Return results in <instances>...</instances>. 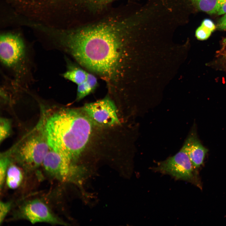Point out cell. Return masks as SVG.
<instances>
[{"label":"cell","instance_id":"7c38bea8","mask_svg":"<svg viewBox=\"0 0 226 226\" xmlns=\"http://www.w3.org/2000/svg\"><path fill=\"white\" fill-rule=\"evenodd\" d=\"M5 179L6 184L9 188H17L23 180L22 171L18 166L10 164L7 171Z\"/></svg>","mask_w":226,"mask_h":226},{"label":"cell","instance_id":"9a60e30c","mask_svg":"<svg viewBox=\"0 0 226 226\" xmlns=\"http://www.w3.org/2000/svg\"><path fill=\"white\" fill-rule=\"evenodd\" d=\"M199 8L209 14L216 13L217 0H194Z\"/></svg>","mask_w":226,"mask_h":226},{"label":"cell","instance_id":"6da1fadb","mask_svg":"<svg viewBox=\"0 0 226 226\" xmlns=\"http://www.w3.org/2000/svg\"><path fill=\"white\" fill-rule=\"evenodd\" d=\"M129 25L118 15L62 32L59 49L106 83L116 99L122 93Z\"/></svg>","mask_w":226,"mask_h":226},{"label":"cell","instance_id":"52a82bcc","mask_svg":"<svg viewBox=\"0 0 226 226\" xmlns=\"http://www.w3.org/2000/svg\"><path fill=\"white\" fill-rule=\"evenodd\" d=\"M18 214L20 218L27 220L33 224L39 222L54 224L63 223L45 203L38 199L24 203L20 207Z\"/></svg>","mask_w":226,"mask_h":226},{"label":"cell","instance_id":"e0dca14e","mask_svg":"<svg viewBox=\"0 0 226 226\" xmlns=\"http://www.w3.org/2000/svg\"><path fill=\"white\" fill-rule=\"evenodd\" d=\"M212 32L208 28L201 24L196 30V36L198 40H204L209 37Z\"/></svg>","mask_w":226,"mask_h":226},{"label":"cell","instance_id":"7402d4cb","mask_svg":"<svg viewBox=\"0 0 226 226\" xmlns=\"http://www.w3.org/2000/svg\"><path fill=\"white\" fill-rule=\"evenodd\" d=\"M221 54L226 58V39L223 41L222 48L220 50Z\"/></svg>","mask_w":226,"mask_h":226},{"label":"cell","instance_id":"8fae6325","mask_svg":"<svg viewBox=\"0 0 226 226\" xmlns=\"http://www.w3.org/2000/svg\"><path fill=\"white\" fill-rule=\"evenodd\" d=\"M95 75L88 72L86 80L77 85V100H80L94 91L98 86Z\"/></svg>","mask_w":226,"mask_h":226},{"label":"cell","instance_id":"5bb4252c","mask_svg":"<svg viewBox=\"0 0 226 226\" xmlns=\"http://www.w3.org/2000/svg\"><path fill=\"white\" fill-rule=\"evenodd\" d=\"M9 155L2 154L1 155L0 159V186L1 190L6 178L7 171L11 163Z\"/></svg>","mask_w":226,"mask_h":226},{"label":"cell","instance_id":"2e32d148","mask_svg":"<svg viewBox=\"0 0 226 226\" xmlns=\"http://www.w3.org/2000/svg\"><path fill=\"white\" fill-rule=\"evenodd\" d=\"M11 123L8 119L1 118L0 121V141L1 143L10 135Z\"/></svg>","mask_w":226,"mask_h":226},{"label":"cell","instance_id":"ffe728a7","mask_svg":"<svg viewBox=\"0 0 226 226\" xmlns=\"http://www.w3.org/2000/svg\"><path fill=\"white\" fill-rule=\"evenodd\" d=\"M202 24L208 28L212 32L216 29V26L213 22L210 19H206L202 22Z\"/></svg>","mask_w":226,"mask_h":226},{"label":"cell","instance_id":"30bf717a","mask_svg":"<svg viewBox=\"0 0 226 226\" xmlns=\"http://www.w3.org/2000/svg\"><path fill=\"white\" fill-rule=\"evenodd\" d=\"M67 69L63 73V77L77 85L84 82L87 78L88 72L70 61H67Z\"/></svg>","mask_w":226,"mask_h":226},{"label":"cell","instance_id":"4fadbf2b","mask_svg":"<svg viewBox=\"0 0 226 226\" xmlns=\"http://www.w3.org/2000/svg\"><path fill=\"white\" fill-rule=\"evenodd\" d=\"M78 8L85 9L93 13L98 12L105 8L102 0H73Z\"/></svg>","mask_w":226,"mask_h":226},{"label":"cell","instance_id":"d6986e66","mask_svg":"<svg viewBox=\"0 0 226 226\" xmlns=\"http://www.w3.org/2000/svg\"><path fill=\"white\" fill-rule=\"evenodd\" d=\"M216 13L219 15L226 13V0H217Z\"/></svg>","mask_w":226,"mask_h":226},{"label":"cell","instance_id":"277c9868","mask_svg":"<svg viewBox=\"0 0 226 226\" xmlns=\"http://www.w3.org/2000/svg\"><path fill=\"white\" fill-rule=\"evenodd\" d=\"M40 132L29 136L13 151L15 160L25 170H33L42 165L50 149L46 138Z\"/></svg>","mask_w":226,"mask_h":226},{"label":"cell","instance_id":"8992f818","mask_svg":"<svg viewBox=\"0 0 226 226\" xmlns=\"http://www.w3.org/2000/svg\"><path fill=\"white\" fill-rule=\"evenodd\" d=\"M193 168L187 153L182 148L175 155L159 163L155 169L176 179L189 180L193 177Z\"/></svg>","mask_w":226,"mask_h":226},{"label":"cell","instance_id":"7a4b0ae2","mask_svg":"<svg viewBox=\"0 0 226 226\" xmlns=\"http://www.w3.org/2000/svg\"><path fill=\"white\" fill-rule=\"evenodd\" d=\"M93 123L83 110L62 109L45 115L39 128L50 148L71 161L85 148Z\"/></svg>","mask_w":226,"mask_h":226},{"label":"cell","instance_id":"44dd1931","mask_svg":"<svg viewBox=\"0 0 226 226\" xmlns=\"http://www.w3.org/2000/svg\"><path fill=\"white\" fill-rule=\"evenodd\" d=\"M224 14L219 21L217 26L221 30H226V13Z\"/></svg>","mask_w":226,"mask_h":226},{"label":"cell","instance_id":"ac0fdd59","mask_svg":"<svg viewBox=\"0 0 226 226\" xmlns=\"http://www.w3.org/2000/svg\"><path fill=\"white\" fill-rule=\"evenodd\" d=\"M11 203L10 202L1 201L0 203V224L3 222L5 217L10 211Z\"/></svg>","mask_w":226,"mask_h":226},{"label":"cell","instance_id":"5b68a950","mask_svg":"<svg viewBox=\"0 0 226 226\" xmlns=\"http://www.w3.org/2000/svg\"><path fill=\"white\" fill-rule=\"evenodd\" d=\"M83 110L93 123L99 125L110 126L120 123L116 105L109 96L85 104Z\"/></svg>","mask_w":226,"mask_h":226},{"label":"cell","instance_id":"9c48e42d","mask_svg":"<svg viewBox=\"0 0 226 226\" xmlns=\"http://www.w3.org/2000/svg\"><path fill=\"white\" fill-rule=\"evenodd\" d=\"M193 131L189 136L182 148L187 153L193 168H198L202 164L208 150L202 144L196 131Z\"/></svg>","mask_w":226,"mask_h":226},{"label":"cell","instance_id":"ba28073f","mask_svg":"<svg viewBox=\"0 0 226 226\" xmlns=\"http://www.w3.org/2000/svg\"><path fill=\"white\" fill-rule=\"evenodd\" d=\"M71 161L65 156L51 149L46 155L42 164L51 176L61 181H65L70 174Z\"/></svg>","mask_w":226,"mask_h":226},{"label":"cell","instance_id":"603a6c76","mask_svg":"<svg viewBox=\"0 0 226 226\" xmlns=\"http://www.w3.org/2000/svg\"><path fill=\"white\" fill-rule=\"evenodd\" d=\"M113 0H102V3L105 7L106 5Z\"/></svg>","mask_w":226,"mask_h":226},{"label":"cell","instance_id":"3957f363","mask_svg":"<svg viewBox=\"0 0 226 226\" xmlns=\"http://www.w3.org/2000/svg\"><path fill=\"white\" fill-rule=\"evenodd\" d=\"M0 58L3 65L13 73L16 85L26 84L30 74L28 48L17 34L7 33L0 36Z\"/></svg>","mask_w":226,"mask_h":226}]
</instances>
